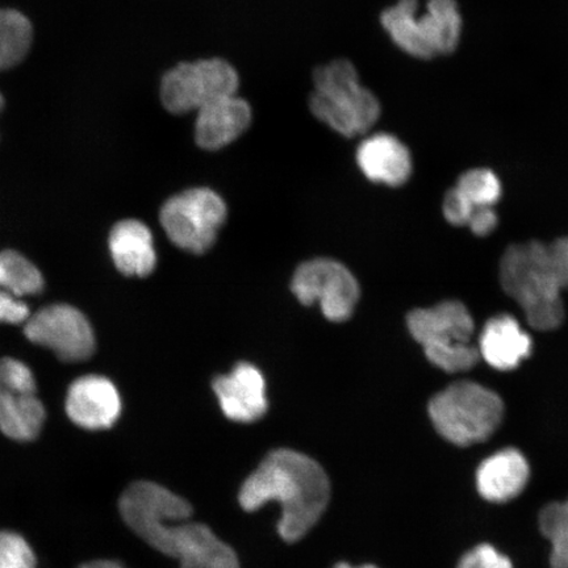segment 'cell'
<instances>
[{
    "label": "cell",
    "mask_w": 568,
    "mask_h": 568,
    "mask_svg": "<svg viewBox=\"0 0 568 568\" xmlns=\"http://www.w3.org/2000/svg\"><path fill=\"white\" fill-rule=\"evenodd\" d=\"M119 513L142 541L181 568H240L237 554L207 525L190 521L193 506L158 483L141 480L125 489Z\"/></svg>",
    "instance_id": "obj_1"
},
{
    "label": "cell",
    "mask_w": 568,
    "mask_h": 568,
    "mask_svg": "<svg viewBox=\"0 0 568 568\" xmlns=\"http://www.w3.org/2000/svg\"><path fill=\"white\" fill-rule=\"evenodd\" d=\"M331 481L322 465L291 449L270 452L241 486L239 503L255 513L267 503H278L282 515L276 530L284 542L308 535L328 508Z\"/></svg>",
    "instance_id": "obj_2"
},
{
    "label": "cell",
    "mask_w": 568,
    "mask_h": 568,
    "mask_svg": "<svg viewBox=\"0 0 568 568\" xmlns=\"http://www.w3.org/2000/svg\"><path fill=\"white\" fill-rule=\"evenodd\" d=\"M504 291L520 304L532 328L549 332L565 320L562 291L568 290V237L507 248L500 264Z\"/></svg>",
    "instance_id": "obj_3"
},
{
    "label": "cell",
    "mask_w": 568,
    "mask_h": 568,
    "mask_svg": "<svg viewBox=\"0 0 568 568\" xmlns=\"http://www.w3.org/2000/svg\"><path fill=\"white\" fill-rule=\"evenodd\" d=\"M310 110L320 122L345 138L372 130L381 118V103L362 87L358 71L347 60H335L316 69Z\"/></svg>",
    "instance_id": "obj_4"
},
{
    "label": "cell",
    "mask_w": 568,
    "mask_h": 568,
    "mask_svg": "<svg viewBox=\"0 0 568 568\" xmlns=\"http://www.w3.org/2000/svg\"><path fill=\"white\" fill-rule=\"evenodd\" d=\"M417 0H399L381 16L383 28L403 52L420 60L456 51L462 18L456 0H429L417 17Z\"/></svg>",
    "instance_id": "obj_5"
},
{
    "label": "cell",
    "mask_w": 568,
    "mask_h": 568,
    "mask_svg": "<svg viewBox=\"0 0 568 568\" xmlns=\"http://www.w3.org/2000/svg\"><path fill=\"white\" fill-rule=\"evenodd\" d=\"M433 426L446 442L460 447L485 443L499 429L504 403L494 390L474 382H458L429 403Z\"/></svg>",
    "instance_id": "obj_6"
},
{
    "label": "cell",
    "mask_w": 568,
    "mask_h": 568,
    "mask_svg": "<svg viewBox=\"0 0 568 568\" xmlns=\"http://www.w3.org/2000/svg\"><path fill=\"white\" fill-rule=\"evenodd\" d=\"M412 337L424 347L426 358L446 373L470 371L480 359L473 344L475 324L470 312L459 302H444L408 315Z\"/></svg>",
    "instance_id": "obj_7"
},
{
    "label": "cell",
    "mask_w": 568,
    "mask_h": 568,
    "mask_svg": "<svg viewBox=\"0 0 568 568\" xmlns=\"http://www.w3.org/2000/svg\"><path fill=\"white\" fill-rule=\"evenodd\" d=\"M226 219V205L215 191L191 189L170 197L160 213L172 243L183 251L203 254L215 244Z\"/></svg>",
    "instance_id": "obj_8"
},
{
    "label": "cell",
    "mask_w": 568,
    "mask_h": 568,
    "mask_svg": "<svg viewBox=\"0 0 568 568\" xmlns=\"http://www.w3.org/2000/svg\"><path fill=\"white\" fill-rule=\"evenodd\" d=\"M237 70L222 59L183 62L162 78L161 99L174 115L199 111L216 99L237 94Z\"/></svg>",
    "instance_id": "obj_9"
},
{
    "label": "cell",
    "mask_w": 568,
    "mask_h": 568,
    "mask_svg": "<svg viewBox=\"0 0 568 568\" xmlns=\"http://www.w3.org/2000/svg\"><path fill=\"white\" fill-rule=\"evenodd\" d=\"M291 290L304 305L318 302L323 315L333 323L346 322L359 300V284L343 264L316 258L297 267Z\"/></svg>",
    "instance_id": "obj_10"
},
{
    "label": "cell",
    "mask_w": 568,
    "mask_h": 568,
    "mask_svg": "<svg viewBox=\"0 0 568 568\" xmlns=\"http://www.w3.org/2000/svg\"><path fill=\"white\" fill-rule=\"evenodd\" d=\"M24 335L65 362L87 361L95 352V335L88 317L69 304H52L34 312L24 323Z\"/></svg>",
    "instance_id": "obj_11"
},
{
    "label": "cell",
    "mask_w": 568,
    "mask_h": 568,
    "mask_svg": "<svg viewBox=\"0 0 568 568\" xmlns=\"http://www.w3.org/2000/svg\"><path fill=\"white\" fill-rule=\"evenodd\" d=\"M500 196L499 178L491 170L473 169L446 194L444 215L450 224L468 226L474 234L485 237L496 229L494 207Z\"/></svg>",
    "instance_id": "obj_12"
},
{
    "label": "cell",
    "mask_w": 568,
    "mask_h": 568,
    "mask_svg": "<svg viewBox=\"0 0 568 568\" xmlns=\"http://www.w3.org/2000/svg\"><path fill=\"white\" fill-rule=\"evenodd\" d=\"M67 414L80 428L109 429L122 414V399L116 386L105 376H82L68 390Z\"/></svg>",
    "instance_id": "obj_13"
},
{
    "label": "cell",
    "mask_w": 568,
    "mask_h": 568,
    "mask_svg": "<svg viewBox=\"0 0 568 568\" xmlns=\"http://www.w3.org/2000/svg\"><path fill=\"white\" fill-rule=\"evenodd\" d=\"M220 408L226 418L236 423H254L264 417L267 408L266 383L257 367L241 362L229 375L212 383Z\"/></svg>",
    "instance_id": "obj_14"
},
{
    "label": "cell",
    "mask_w": 568,
    "mask_h": 568,
    "mask_svg": "<svg viewBox=\"0 0 568 568\" xmlns=\"http://www.w3.org/2000/svg\"><path fill=\"white\" fill-rule=\"evenodd\" d=\"M44 290L38 267L16 251L0 252V324H24L31 316L24 301Z\"/></svg>",
    "instance_id": "obj_15"
},
{
    "label": "cell",
    "mask_w": 568,
    "mask_h": 568,
    "mask_svg": "<svg viewBox=\"0 0 568 568\" xmlns=\"http://www.w3.org/2000/svg\"><path fill=\"white\" fill-rule=\"evenodd\" d=\"M253 120L252 106L237 94L216 99L197 111L196 144L205 151H219L247 131Z\"/></svg>",
    "instance_id": "obj_16"
},
{
    "label": "cell",
    "mask_w": 568,
    "mask_h": 568,
    "mask_svg": "<svg viewBox=\"0 0 568 568\" xmlns=\"http://www.w3.org/2000/svg\"><path fill=\"white\" fill-rule=\"evenodd\" d=\"M529 478L527 457L515 447H507L481 462L475 474V485L486 501L504 504L520 496Z\"/></svg>",
    "instance_id": "obj_17"
},
{
    "label": "cell",
    "mask_w": 568,
    "mask_h": 568,
    "mask_svg": "<svg viewBox=\"0 0 568 568\" xmlns=\"http://www.w3.org/2000/svg\"><path fill=\"white\" fill-rule=\"evenodd\" d=\"M357 163L368 180L393 187L406 183L412 173L408 148L388 133H376L362 141Z\"/></svg>",
    "instance_id": "obj_18"
},
{
    "label": "cell",
    "mask_w": 568,
    "mask_h": 568,
    "mask_svg": "<svg viewBox=\"0 0 568 568\" xmlns=\"http://www.w3.org/2000/svg\"><path fill=\"white\" fill-rule=\"evenodd\" d=\"M480 358L496 371H514L532 349L531 338L517 320L509 315L496 316L486 324L479 337Z\"/></svg>",
    "instance_id": "obj_19"
},
{
    "label": "cell",
    "mask_w": 568,
    "mask_h": 568,
    "mask_svg": "<svg viewBox=\"0 0 568 568\" xmlns=\"http://www.w3.org/2000/svg\"><path fill=\"white\" fill-rule=\"evenodd\" d=\"M110 252L119 272L145 278L158 265L151 230L140 220H123L110 233Z\"/></svg>",
    "instance_id": "obj_20"
},
{
    "label": "cell",
    "mask_w": 568,
    "mask_h": 568,
    "mask_svg": "<svg viewBox=\"0 0 568 568\" xmlns=\"http://www.w3.org/2000/svg\"><path fill=\"white\" fill-rule=\"evenodd\" d=\"M45 416L36 393L0 390V432L13 442L30 443L38 438Z\"/></svg>",
    "instance_id": "obj_21"
},
{
    "label": "cell",
    "mask_w": 568,
    "mask_h": 568,
    "mask_svg": "<svg viewBox=\"0 0 568 568\" xmlns=\"http://www.w3.org/2000/svg\"><path fill=\"white\" fill-rule=\"evenodd\" d=\"M31 21L17 10H0V70L24 60L32 45Z\"/></svg>",
    "instance_id": "obj_22"
},
{
    "label": "cell",
    "mask_w": 568,
    "mask_h": 568,
    "mask_svg": "<svg viewBox=\"0 0 568 568\" xmlns=\"http://www.w3.org/2000/svg\"><path fill=\"white\" fill-rule=\"evenodd\" d=\"M538 525L551 545V568H568V499L545 506L539 513Z\"/></svg>",
    "instance_id": "obj_23"
},
{
    "label": "cell",
    "mask_w": 568,
    "mask_h": 568,
    "mask_svg": "<svg viewBox=\"0 0 568 568\" xmlns=\"http://www.w3.org/2000/svg\"><path fill=\"white\" fill-rule=\"evenodd\" d=\"M0 568H36V556L23 536L0 530Z\"/></svg>",
    "instance_id": "obj_24"
},
{
    "label": "cell",
    "mask_w": 568,
    "mask_h": 568,
    "mask_svg": "<svg viewBox=\"0 0 568 568\" xmlns=\"http://www.w3.org/2000/svg\"><path fill=\"white\" fill-rule=\"evenodd\" d=\"M34 375L24 362L6 357L0 359V390L36 393Z\"/></svg>",
    "instance_id": "obj_25"
},
{
    "label": "cell",
    "mask_w": 568,
    "mask_h": 568,
    "mask_svg": "<svg viewBox=\"0 0 568 568\" xmlns=\"http://www.w3.org/2000/svg\"><path fill=\"white\" fill-rule=\"evenodd\" d=\"M457 568H514V564L495 546L480 544L459 559Z\"/></svg>",
    "instance_id": "obj_26"
},
{
    "label": "cell",
    "mask_w": 568,
    "mask_h": 568,
    "mask_svg": "<svg viewBox=\"0 0 568 568\" xmlns=\"http://www.w3.org/2000/svg\"><path fill=\"white\" fill-rule=\"evenodd\" d=\"M78 568H126L122 564L118 562V560L112 559H97L91 560V562L84 564Z\"/></svg>",
    "instance_id": "obj_27"
},
{
    "label": "cell",
    "mask_w": 568,
    "mask_h": 568,
    "mask_svg": "<svg viewBox=\"0 0 568 568\" xmlns=\"http://www.w3.org/2000/svg\"><path fill=\"white\" fill-rule=\"evenodd\" d=\"M335 568H378V567H375L373 565L352 566L346 562H339L335 566Z\"/></svg>",
    "instance_id": "obj_28"
},
{
    "label": "cell",
    "mask_w": 568,
    "mask_h": 568,
    "mask_svg": "<svg viewBox=\"0 0 568 568\" xmlns=\"http://www.w3.org/2000/svg\"><path fill=\"white\" fill-rule=\"evenodd\" d=\"M3 105H4V99H3V95L0 94V111H2Z\"/></svg>",
    "instance_id": "obj_29"
}]
</instances>
